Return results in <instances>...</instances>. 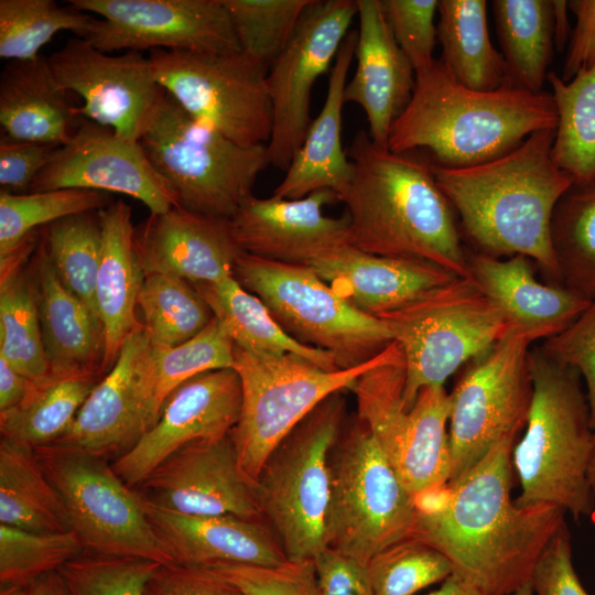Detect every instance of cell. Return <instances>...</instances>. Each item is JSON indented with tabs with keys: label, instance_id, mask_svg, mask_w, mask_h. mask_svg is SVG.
Wrapping results in <instances>:
<instances>
[{
	"label": "cell",
	"instance_id": "4",
	"mask_svg": "<svg viewBox=\"0 0 595 595\" xmlns=\"http://www.w3.org/2000/svg\"><path fill=\"white\" fill-rule=\"evenodd\" d=\"M556 126L551 93L505 86L474 90L436 58L415 73L412 97L391 128L388 149L405 153L423 148L434 164L461 169L502 156L533 132Z\"/></svg>",
	"mask_w": 595,
	"mask_h": 595
},
{
	"label": "cell",
	"instance_id": "24",
	"mask_svg": "<svg viewBox=\"0 0 595 595\" xmlns=\"http://www.w3.org/2000/svg\"><path fill=\"white\" fill-rule=\"evenodd\" d=\"M136 250L145 275L165 274L190 283L218 282L234 275L244 252L229 219L175 206L150 216L137 232Z\"/></svg>",
	"mask_w": 595,
	"mask_h": 595
},
{
	"label": "cell",
	"instance_id": "49",
	"mask_svg": "<svg viewBox=\"0 0 595 595\" xmlns=\"http://www.w3.org/2000/svg\"><path fill=\"white\" fill-rule=\"evenodd\" d=\"M160 563L130 556L84 552L58 572L71 595H143Z\"/></svg>",
	"mask_w": 595,
	"mask_h": 595
},
{
	"label": "cell",
	"instance_id": "56",
	"mask_svg": "<svg viewBox=\"0 0 595 595\" xmlns=\"http://www.w3.org/2000/svg\"><path fill=\"white\" fill-rule=\"evenodd\" d=\"M320 595H375L366 564L332 548L315 558Z\"/></svg>",
	"mask_w": 595,
	"mask_h": 595
},
{
	"label": "cell",
	"instance_id": "28",
	"mask_svg": "<svg viewBox=\"0 0 595 595\" xmlns=\"http://www.w3.org/2000/svg\"><path fill=\"white\" fill-rule=\"evenodd\" d=\"M141 501L149 522L177 563L279 565L289 561L264 520L183 515Z\"/></svg>",
	"mask_w": 595,
	"mask_h": 595
},
{
	"label": "cell",
	"instance_id": "58",
	"mask_svg": "<svg viewBox=\"0 0 595 595\" xmlns=\"http://www.w3.org/2000/svg\"><path fill=\"white\" fill-rule=\"evenodd\" d=\"M33 381L18 372L0 356V411L18 405L29 393Z\"/></svg>",
	"mask_w": 595,
	"mask_h": 595
},
{
	"label": "cell",
	"instance_id": "6",
	"mask_svg": "<svg viewBox=\"0 0 595 595\" xmlns=\"http://www.w3.org/2000/svg\"><path fill=\"white\" fill-rule=\"evenodd\" d=\"M345 424L343 391L313 409L269 454L255 491L262 519L289 561L327 548L331 454Z\"/></svg>",
	"mask_w": 595,
	"mask_h": 595
},
{
	"label": "cell",
	"instance_id": "45",
	"mask_svg": "<svg viewBox=\"0 0 595 595\" xmlns=\"http://www.w3.org/2000/svg\"><path fill=\"white\" fill-rule=\"evenodd\" d=\"M234 342L214 317L190 340L173 347L152 344L151 398L156 420L170 394L193 377L232 368Z\"/></svg>",
	"mask_w": 595,
	"mask_h": 595
},
{
	"label": "cell",
	"instance_id": "21",
	"mask_svg": "<svg viewBox=\"0 0 595 595\" xmlns=\"http://www.w3.org/2000/svg\"><path fill=\"white\" fill-rule=\"evenodd\" d=\"M240 410L241 385L234 368L197 375L170 394L156 422L111 466L133 489L184 445L229 435Z\"/></svg>",
	"mask_w": 595,
	"mask_h": 595
},
{
	"label": "cell",
	"instance_id": "17",
	"mask_svg": "<svg viewBox=\"0 0 595 595\" xmlns=\"http://www.w3.org/2000/svg\"><path fill=\"white\" fill-rule=\"evenodd\" d=\"M98 14L85 40L101 52H239L221 0H68Z\"/></svg>",
	"mask_w": 595,
	"mask_h": 595
},
{
	"label": "cell",
	"instance_id": "40",
	"mask_svg": "<svg viewBox=\"0 0 595 595\" xmlns=\"http://www.w3.org/2000/svg\"><path fill=\"white\" fill-rule=\"evenodd\" d=\"M551 241L561 284L595 298V180L572 185L555 206Z\"/></svg>",
	"mask_w": 595,
	"mask_h": 595
},
{
	"label": "cell",
	"instance_id": "15",
	"mask_svg": "<svg viewBox=\"0 0 595 595\" xmlns=\"http://www.w3.org/2000/svg\"><path fill=\"white\" fill-rule=\"evenodd\" d=\"M531 344L510 329L487 353L469 361L448 393V482L474 467L501 441L516 440L526 426L533 390Z\"/></svg>",
	"mask_w": 595,
	"mask_h": 595
},
{
	"label": "cell",
	"instance_id": "18",
	"mask_svg": "<svg viewBox=\"0 0 595 595\" xmlns=\"http://www.w3.org/2000/svg\"><path fill=\"white\" fill-rule=\"evenodd\" d=\"M47 60L60 87L83 99L80 117L130 141L139 142L166 94L141 52L110 55L72 37Z\"/></svg>",
	"mask_w": 595,
	"mask_h": 595
},
{
	"label": "cell",
	"instance_id": "25",
	"mask_svg": "<svg viewBox=\"0 0 595 595\" xmlns=\"http://www.w3.org/2000/svg\"><path fill=\"white\" fill-rule=\"evenodd\" d=\"M356 4L357 64L344 101L363 109L371 140L388 149L391 128L412 97L415 72L392 34L381 0H356Z\"/></svg>",
	"mask_w": 595,
	"mask_h": 595
},
{
	"label": "cell",
	"instance_id": "52",
	"mask_svg": "<svg viewBox=\"0 0 595 595\" xmlns=\"http://www.w3.org/2000/svg\"><path fill=\"white\" fill-rule=\"evenodd\" d=\"M541 348L550 358L575 368L583 377L589 424L595 431V298L570 326L544 339Z\"/></svg>",
	"mask_w": 595,
	"mask_h": 595
},
{
	"label": "cell",
	"instance_id": "38",
	"mask_svg": "<svg viewBox=\"0 0 595 595\" xmlns=\"http://www.w3.org/2000/svg\"><path fill=\"white\" fill-rule=\"evenodd\" d=\"M101 378L77 375L33 382L18 405L0 411L1 439L31 450L56 442Z\"/></svg>",
	"mask_w": 595,
	"mask_h": 595
},
{
	"label": "cell",
	"instance_id": "54",
	"mask_svg": "<svg viewBox=\"0 0 595 595\" xmlns=\"http://www.w3.org/2000/svg\"><path fill=\"white\" fill-rule=\"evenodd\" d=\"M60 145L15 141L1 136V191L29 193L36 176L44 170Z\"/></svg>",
	"mask_w": 595,
	"mask_h": 595
},
{
	"label": "cell",
	"instance_id": "27",
	"mask_svg": "<svg viewBox=\"0 0 595 595\" xmlns=\"http://www.w3.org/2000/svg\"><path fill=\"white\" fill-rule=\"evenodd\" d=\"M309 267L337 295L374 317L459 278L433 263L372 255L350 245L327 251Z\"/></svg>",
	"mask_w": 595,
	"mask_h": 595
},
{
	"label": "cell",
	"instance_id": "50",
	"mask_svg": "<svg viewBox=\"0 0 595 595\" xmlns=\"http://www.w3.org/2000/svg\"><path fill=\"white\" fill-rule=\"evenodd\" d=\"M206 567L241 595H320L314 560L279 565L216 563Z\"/></svg>",
	"mask_w": 595,
	"mask_h": 595
},
{
	"label": "cell",
	"instance_id": "37",
	"mask_svg": "<svg viewBox=\"0 0 595 595\" xmlns=\"http://www.w3.org/2000/svg\"><path fill=\"white\" fill-rule=\"evenodd\" d=\"M0 523L37 533L72 531L67 511L33 450L1 439Z\"/></svg>",
	"mask_w": 595,
	"mask_h": 595
},
{
	"label": "cell",
	"instance_id": "29",
	"mask_svg": "<svg viewBox=\"0 0 595 595\" xmlns=\"http://www.w3.org/2000/svg\"><path fill=\"white\" fill-rule=\"evenodd\" d=\"M30 269L50 377L102 376V331L58 279L43 230L30 259Z\"/></svg>",
	"mask_w": 595,
	"mask_h": 595
},
{
	"label": "cell",
	"instance_id": "33",
	"mask_svg": "<svg viewBox=\"0 0 595 595\" xmlns=\"http://www.w3.org/2000/svg\"><path fill=\"white\" fill-rule=\"evenodd\" d=\"M39 239L35 230L0 257V356L35 383L50 378L30 269Z\"/></svg>",
	"mask_w": 595,
	"mask_h": 595
},
{
	"label": "cell",
	"instance_id": "3",
	"mask_svg": "<svg viewBox=\"0 0 595 595\" xmlns=\"http://www.w3.org/2000/svg\"><path fill=\"white\" fill-rule=\"evenodd\" d=\"M555 129L536 131L509 153L477 165L448 169L432 162V172L477 252L523 255L561 284L551 223L573 181L552 159Z\"/></svg>",
	"mask_w": 595,
	"mask_h": 595
},
{
	"label": "cell",
	"instance_id": "55",
	"mask_svg": "<svg viewBox=\"0 0 595 595\" xmlns=\"http://www.w3.org/2000/svg\"><path fill=\"white\" fill-rule=\"evenodd\" d=\"M143 595H241L206 566L160 564L147 582Z\"/></svg>",
	"mask_w": 595,
	"mask_h": 595
},
{
	"label": "cell",
	"instance_id": "53",
	"mask_svg": "<svg viewBox=\"0 0 595 595\" xmlns=\"http://www.w3.org/2000/svg\"><path fill=\"white\" fill-rule=\"evenodd\" d=\"M530 581L534 595H588L574 570L566 522L539 556Z\"/></svg>",
	"mask_w": 595,
	"mask_h": 595
},
{
	"label": "cell",
	"instance_id": "42",
	"mask_svg": "<svg viewBox=\"0 0 595 595\" xmlns=\"http://www.w3.org/2000/svg\"><path fill=\"white\" fill-rule=\"evenodd\" d=\"M143 327L153 345L173 347L201 333L213 312L186 280L165 274L144 277L138 295Z\"/></svg>",
	"mask_w": 595,
	"mask_h": 595
},
{
	"label": "cell",
	"instance_id": "63",
	"mask_svg": "<svg viewBox=\"0 0 595 595\" xmlns=\"http://www.w3.org/2000/svg\"><path fill=\"white\" fill-rule=\"evenodd\" d=\"M510 595H534L531 581L529 580Z\"/></svg>",
	"mask_w": 595,
	"mask_h": 595
},
{
	"label": "cell",
	"instance_id": "10",
	"mask_svg": "<svg viewBox=\"0 0 595 595\" xmlns=\"http://www.w3.org/2000/svg\"><path fill=\"white\" fill-rule=\"evenodd\" d=\"M404 360L393 340L381 360L351 386L357 416L366 424L405 488L413 495L443 486L451 477L450 394L444 386L423 388L404 408Z\"/></svg>",
	"mask_w": 595,
	"mask_h": 595
},
{
	"label": "cell",
	"instance_id": "47",
	"mask_svg": "<svg viewBox=\"0 0 595 595\" xmlns=\"http://www.w3.org/2000/svg\"><path fill=\"white\" fill-rule=\"evenodd\" d=\"M84 552L73 531L37 533L0 523V585L24 587Z\"/></svg>",
	"mask_w": 595,
	"mask_h": 595
},
{
	"label": "cell",
	"instance_id": "36",
	"mask_svg": "<svg viewBox=\"0 0 595 595\" xmlns=\"http://www.w3.org/2000/svg\"><path fill=\"white\" fill-rule=\"evenodd\" d=\"M491 7L506 65L504 86L542 91L555 50L553 0H494Z\"/></svg>",
	"mask_w": 595,
	"mask_h": 595
},
{
	"label": "cell",
	"instance_id": "34",
	"mask_svg": "<svg viewBox=\"0 0 595 595\" xmlns=\"http://www.w3.org/2000/svg\"><path fill=\"white\" fill-rule=\"evenodd\" d=\"M234 344L257 357L295 354L326 370L338 368L332 354L303 345L286 334L262 301L234 275L218 282L191 283Z\"/></svg>",
	"mask_w": 595,
	"mask_h": 595
},
{
	"label": "cell",
	"instance_id": "14",
	"mask_svg": "<svg viewBox=\"0 0 595 595\" xmlns=\"http://www.w3.org/2000/svg\"><path fill=\"white\" fill-rule=\"evenodd\" d=\"M148 57L159 85L192 117L239 145L268 144V66L241 51L152 50Z\"/></svg>",
	"mask_w": 595,
	"mask_h": 595
},
{
	"label": "cell",
	"instance_id": "12",
	"mask_svg": "<svg viewBox=\"0 0 595 595\" xmlns=\"http://www.w3.org/2000/svg\"><path fill=\"white\" fill-rule=\"evenodd\" d=\"M385 349L356 367L326 370L300 355L257 357L234 346L241 410L230 437L239 466L253 486L273 448L322 401L350 390L381 360Z\"/></svg>",
	"mask_w": 595,
	"mask_h": 595
},
{
	"label": "cell",
	"instance_id": "9",
	"mask_svg": "<svg viewBox=\"0 0 595 595\" xmlns=\"http://www.w3.org/2000/svg\"><path fill=\"white\" fill-rule=\"evenodd\" d=\"M414 496L358 418L344 428L331 454L327 548L369 561L412 536Z\"/></svg>",
	"mask_w": 595,
	"mask_h": 595
},
{
	"label": "cell",
	"instance_id": "39",
	"mask_svg": "<svg viewBox=\"0 0 595 595\" xmlns=\"http://www.w3.org/2000/svg\"><path fill=\"white\" fill-rule=\"evenodd\" d=\"M547 80L558 110L552 159L574 185L587 184L595 180V64L569 82L552 72Z\"/></svg>",
	"mask_w": 595,
	"mask_h": 595
},
{
	"label": "cell",
	"instance_id": "51",
	"mask_svg": "<svg viewBox=\"0 0 595 595\" xmlns=\"http://www.w3.org/2000/svg\"><path fill=\"white\" fill-rule=\"evenodd\" d=\"M437 0H381L392 34L411 62L414 72L428 68L437 41Z\"/></svg>",
	"mask_w": 595,
	"mask_h": 595
},
{
	"label": "cell",
	"instance_id": "16",
	"mask_svg": "<svg viewBox=\"0 0 595 595\" xmlns=\"http://www.w3.org/2000/svg\"><path fill=\"white\" fill-rule=\"evenodd\" d=\"M357 15L356 0H312L291 39L268 72L272 132L270 165L286 171L312 122L311 94L333 61Z\"/></svg>",
	"mask_w": 595,
	"mask_h": 595
},
{
	"label": "cell",
	"instance_id": "22",
	"mask_svg": "<svg viewBox=\"0 0 595 595\" xmlns=\"http://www.w3.org/2000/svg\"><path fill=\"white\" fill-rule=\"evenodd\" d=\"M151 375L152 343L140 323L125 339L115 365L93 389L71 428L54 443L104 457L127 452L156 421Z\"/></svg>",
	"mask_w": 595,
	"mask_h": 595
},
{
	"label": "cell",
	"instance_id": "30",
	"mask_svg": "<svg viewBox=\"0 0 595 595\" xmlns=\"http://www.w3.org/2000/svg\"><path fill=\"white\" fill-rule=\"evenodd\" d=\"M356 43L357 30H350L329 71L324 105L312 119L284 177L273 190V196L296 199L316 191L331 190L340 197L349 186L354 169L343 149L342 129L344 90Z\"/></svg>",
	"mask_w": 595,
	"mask_h": 595
},
{
	"label": "cell",
	"instance_id": "46",
	"mask_svg": "<svg viewBox=\"0 0 595 595\" xmlns=\"http://www.w3.org/2000/svg\"><path fill=\"white\" fill-rule=\"evenodd\" d=\"M240 50L270 67L312 0H221Z\"/></svg>",
	"mask_w": 595,
	"mask_h": 595
},
{
	"label": "cell",
	"instance_id": "41",
	"mask_svg": "<svg viewBox=\"0 0 595 595\" xmlns=\"http://www.w3.org/2000/svg\"><path fill=\"white\" fill-rule=\"evenodd\" d=\"M42 230L58 279L85 305L101 328L96 300L101 250L98 212L72 215Z\"/></svg>",
	"mask_w": 595,
	"mask_h": 595
},
{
	"label": "cell",
	"instance_id": "43",
	"mask_svg": "<svg viewBox=\"0 0 595 595\" xmlns=\"http://www.w3.org/2000/svg\"><path fill=\"white\" fill-rule=\"evenodd\" d=\"M96 21L72 4L53 0H0V57L30 61L61 31L86 39Z\"/></svg>",
	"mask_w": 595,
	"mask_h": 595
},
{
	"label": "cell",
	"instance_id": "59",
	"mask_svg": "<svg viewBox=\"0 0 595 595\" xmlns=\"http://www.w3.org/2000/svg\"><path fill=\"white\" fill-rule=\"evenodd\" d=\"M23 595H71L58 571L47 573L23 587Z\"/></svg>",
	"mask_w": 595,
	"mask_h": 595
},
{
	"label": "cell",
	"instance_id": "62",
	"mask_svg": "<svg viewBox=\"0 0 595 595\" xmlns=\"http://www.w3.org/2000/svg\"><path fill=\"white\" fill-rule=\"evenodd\" d=\"M587 479L591 487V490L595 497V431H594V437H593V446L587 468Z\"/></svg>",
	"mask_w": 595,
	"mask_h": 595
},
{
	"label": "cell",
	"instance_id": "2",
	"mask_svg": "<svg viewBox=\"0 0 595 595\" xmlns=\"http://www.w3.org/2000/svg\"><path fill=\"white\" fill-rule=\"evenodd\" d=\"M346 152L354 174L339 201L349 218V245L469 278L456 213L436 183L432 162L381 148L365 130Z\"/></svg>",
	"mask_w": 595,
	"mask_h": 595
},
{
	"label": "cell",
	"instance_id": "35",
	"mask_svg": "<svg viewBox=\"0 0 595 595\" xmlns=\"http://www.w3.org/2000/svg\"><path fill=\"white\" fill-rule=\"evenodd\" d=\"M437 41L441 60L463 86L491 91L505 85L506 65L493 46L485 0H440Z\"/></svg>",
	"mask_w": 595,
	"mask_h": 595
},
{
	"label": "cell",
	"instance_id": "60",
	"mask_svg": "<svg viewBox=\"0 0 595 595\" xmlns=\"http://www.w3.org/2000/svg\"><path fill=\"white\" fill-rule=\"evenodd\" d=\"M567 1L553 0V40L554 48L562 52L564 46L569 44L572 30L569 21Z\"/></svg>",
	"mask_w": 595,
	"mask_h": 595
},
{
	"label": "cell",
	"instance_id": "7",
	"mask_svg": "<svg viewBox=\"0 0 595 595\" xmlns=\"http://www.w3.org/2000/svg\"><path fill=\"white\" fill-rule=\"evenodd\" d=\"M139 144L174 192L178 206L229 220L270 164L267 144L232 142L192 117L167 94Z\"/></svg>",
	"mask_w": 595,
	"mask_h": 595
},
{
	"label": "cell",
	"instance_id": "19",
	"mask_svg": "<svg viewBox=\"0 0 595 595\" xmlns=\"http://www.w3.org/2000/svg\"><path fill=\"white\" fill-rule=\"evenodd\" d=\"M60 188L120 193L140 201L152 215L178 206L174 192L139 142L85 118L72 139L57 148L30 192Z\"/></svg>",
	"mask_w": 595,
	"mask_h": 595
},
{
	"label": "cell",
	"instance_id": "32",
	"mask_svg": "<svg viewBox=\"0 0 595 595\" xmlns=\"http://www.w3.org/2000/svg\"><path fill=\"white\" fill-rule=\"evenodd\" d=\"M83 117L57 84L47 57L11 61L0 75L2 136L15 140L63 145Z\"/></svg>",
	"mask_w": 595,
	"mask_h": 595
},
{
	"label": "cell",
	"instance_id": "57",
	"mask_svg": "<svg viewBox=\"0 0 595 595\" xmlns=\"http://www.w3.org/2000/svg\"><path fill=\"white\" fill-rule=\"evenodd\" d=\"M567 7L576 23L560 75L563 82L571 80L582 68L595 64V0H571Z\"/></svg>",
	"mask_w": 595,
	"mask_h": 595
},
{
	"label": "cell",
	"instance_id": "31",
	"mask_svg": "<svg viewBox=\"0 0 595 595\" xmlns=\"http://www.w3.org/2000/svg\"><path fill=\"white\" fill-rule=\"evenodd\" d=\"M98 215L101 250L96 300L104 336L105 374L115 365L127 336L140 324L136 307L144 273L136 250L131 207L117 201Z\"/></svg>",
	"mask_w": 595,
	"mask_h": 595
},
{
	"label": "cell",
	"instance_id": "61",
	"mask_svg": "<svg viewBox=\"0 0 595 595\" xmlns=\"http://www.w3.org/2000/svg\"><path fill=\"white\" fill-rule=\"evenodd\" d=\"M425 595H491L484 592L479 587L462 578L455 573H452L445 578L441 586Z\"/></svg>",
	"mask_w": 595,
	"mask_h": 595
},
{
	"label": "cell",
	"instance_id": "20",
	"mask_svg": "<svg viewBox=\"0 0 595 595\" xmlns=\"http://www.w3.org/2000/svg\"><path fill=\"white\" fill-rule=\"evenodd\" d=\"M133 489L141 499L177 513L263 520L230 434L184 445Z\"/></svg>",
	"mask_w": 595,
	"mask_h": 595
},
{
	"label": "cell",
	"instance_id": "48",
	"mask_svg": "<svg viewBox=\"0 0 595 595\" xmlns=\"http://www.w3.org/2000/svg\"><path fill=\"white\" fill-rule=\"evenodd\" d=\"M367 567L375 595H414L454 572L443 553L414 537L381 551Z\"/></svg>",
	"mask_w": 595,
	"mask_h": 595
},
{
	"label": "cell",
	"instance_id": "1",
	"mask_svg": "<svg viewBox=\"0 0 595 595\" xmlns=\"http://www.w3.org/2000/svg\"><path fill=\"white\" fill-rule=\"evenodd\" d=\"M515 441H501L457 479L414 496L411 537L439 550L453 573L491 595H510L528 582L565 523L560 507H521L511 499Z\"/></svg>",
	"mask_w": 595,
	"mask_h": 595
},
{
	"label": "cell",
	"instance_id": "26",
	"mask_svg": "<svg viewBox=\"0 0 595 595\" xmlns=\"http://www.w3.org/2000/svg\"><path fill=\"white\" fill-rule=\"evenodd\" d=\"M468 264L469 278L500 309L510 329L532 343L564 331L592 302L563 284L539 282L523 255L501 259L474 252Z\"/></svg>",
	"mask_w": 595,
	"mask_h": 595
},
{
	"label": "cell",
	"instance_id": "11",
	"mask_svg": "<svg viewBox=\"0 0 595 595\" xmlns=\"http://www.w3.org/2000/svg\"><path fill=\"white\" fill-rule=\"evenodd\" d=\"M234 277L262 301L286 334L328 351L340 369L374 358L393 342L382 321L351 306L309 266L242 252Z\"/></svg>",
	"mask_w": 595,
	"mask_h": 595
},
{
	"label": "cell",
	"instance_id": "44",
	"mask_svg": "<svg viewBox=\"0 0 595 595\" xmlns=\"http://www.w3.org/2000/svg\"><path fill=\"white\" fill-rule=\"evenodd\" d=\"M111 203L109 193L84 188L25 194L0 191V257L11 252L40 227L72 215L99 212Z\"/></svg>",
	"mask_w": 595,
	"mask_h": 595
},
{
	"label": "cell",
	"instance_id": "13",
	"mask_svg": "<svg viewBox=\"0 0 595 595\" xmlns=\"http://www.w3.org/2000/svg\"><path fill=\"white\" fill-rule=\"evenodd\" d=\"M33 452L61 496L85 552L175 562L149 522L139 495L106 457L58 443Z\"/></svg>",
	"mask_w": 595,
	"mask_h": 595
},
{
	"label": "cell",
	"instance_id": "23",
	"mask_svg": "<svg viewBox=\"0 0 595 595\" xmlns=\"http://www.w3.org/2000/svg\"><path fill=\"white\" fill-rule=\"evenodd\" d=\"M339 201L331 190L302 198L249 195L230 219L235 238L245 253L271 261L309 266L335 248L349 245V218L324 214Z\"/></svg>",
	"mask_w": 595,
	"mask_h": 595
},
{
	"label": "cell",
	"instance_id": "8",
	"mask_svg": "<svg viewBox=\"0 0 595 595\" xmlns=\"http://www.w3.org/2000/svg\"><path fill=\"white\" fill-rule=\"evenodd\" d=\"M377 318L402 351L405 409L423 388L444 386L510 331L500 309L472 278H456Z\"/></svg>",
	"mask_w": 595,
	"mask_h": 595
},
{
	"label": "cell",
	"instance_id": "5",
	"mask_svg": "<svg viewBox=\"0 0 595 595\" xmlns=\"http://www.w3.org/2000/svg\"><path fill=\"white\" fill-rule=\"evenodd\" d=\"M532 399L526 432L512 450L521 507L553 505L575 520L595 511L587 479L594 431L580 372L530 347Z\"/></svg>",
	"mask_w": 595,
	"mask_h": 595
}]
</instances>
